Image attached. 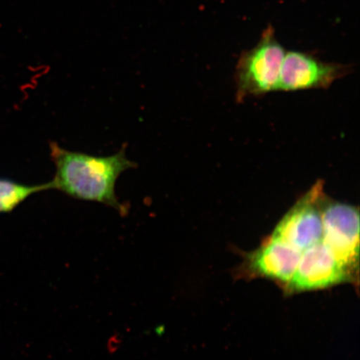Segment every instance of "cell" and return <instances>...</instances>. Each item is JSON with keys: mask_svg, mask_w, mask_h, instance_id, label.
Segmentation results:
<instances>
[{"mask_svg": "<svg viewBox=\"0 0 360 360\" xmlns=\"http://www.w3.org/2000/svg\"><path fill=\"white\" fill-rule=\"evenodd\" d=\"M49 190H53L51 181L27 186L11 179H0V213L11 212L34 193Z\"/></svg>", "mask_w": 360, "mask_h": 360, "instance_id": "obj_8", "label": "cell"}, {"mask_svg": "<svg viewBox=\"0 0 360 360\" xmlns=\"http://www.w3.org/2000/svg\"><path fill=\"white\" fill-rule=\"evenodd\" d=\"M51 155L56 167L53 190L75 199L101 202L120 213L127 212L115 193V184L125 170L137 167L125 155V147L110 156H93L65 150L51 142Z\"/></svg>", "mask_w": 360, "mask_h": 360, "instance_id": "obj_1", "label": "cell"}, {"mask_svg": "<svg viewBox=\"0 0 360 360\" xmlns=\"http://www.w3.org/2000/svg\"><path fill=\"white\" fill-rule=\"evenodd\" d=\"M348 274L321 241L305 250L290 287L298 291L321 289L346 280Z\"/></svg>", "mask_w": 360, "mask_h": 360, "instance_id": "obj_6", "label": "cell"}, {"mask_svg": "<svg viewBox=\"0 0 360 360\" xmlns=\"http://www.w3.org/2000/svg\"><path fill=\"white\" fill-rule=\"evenodd\" d=\"M301 251L272 236L251 258V267L265 277L290 282L300 264Z\"/></svg>", "mask_w": 360, "mask_h": 360, "instance_id": "obj_7", "label": "cell"}, {"mask_svg": "<svg viewBox=\"0 0 360 360\" xmlns=\"http://www.w3.org/2000/svg\"><path fill=\"white\" fill-rule=\"evenodd\" d=\"M350 67L339 63L325 62L313 53L288 51L283 57L278 90L327 89L335 81L349 74Z\"/></svg>", "mask_w": 360, "mask_h": 360, "instance_id": "obj_5", "label": "cell"}, {"mask_svg": "<svg viewBox=\"0 0 360 360\" xmlns=\"http://www.w3.org/2000/svg\"><path fill=\"white\" fill-rule=\"evenodd\" d=\"M323 243L349 270L357 267L359 254V212L357 207L330 199L321 205Z\"/></svg>", "mask_w": 360, "mask_h": 360, "instance_id": "obj_3", "label": "cell"}, {"mask_svg": "<svg viewBox=\"0 0 360 360\" xmlns=\"http://www.w3.org/2000/svg\"><path fill=\"white\" fill-rule=\"evenodd\" d=\"M325 195L323 183L319 180L281 220L272 236L300 251L321 242V205Z\"/></svg>", "mask_w": 360, "mask_h": 360, "instance_id": "obj_4", "label": "cell"}, {"mask_svg": "<svg viewBox=\"0 0 360 360\" xmlns=\"http://www.w3.org/2000/svg\"><path fill=\"white\" fill-rule=\"evenodd\" d=\"M285 55V49L269 25L258 44L243 52L238 58L235 75L237 101L278 90Z\"/></svg>", "mask_w": 360, "mask_h": 360, "instance_id": "obj_2", "label": "cell"}]
</instances>
